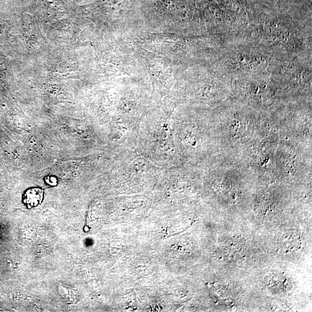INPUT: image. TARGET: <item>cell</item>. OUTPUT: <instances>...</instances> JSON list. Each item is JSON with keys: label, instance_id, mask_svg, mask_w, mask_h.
<instances>
[{"label": "cell", "instance_id": "6da1fadb", "mask_svg": "<svg viewBox=\"0 0 312 312\" xmlns=\"http://www.w3.org/2000/svg\"><path fill=\"white\" fill-rule=\"evenodd\" d=\"M44 198L43 189L40 187H32L25 191L23 196V201L28 208H32L40 205Z\"/></svg>", "mask_w": 312, "mask_h": 312}, {"label": "cell", "instance_id": "7a4b0ae2", "mask_svg": "<svg viewBox=\"0 0 312 312\" xmlns=\"http://www.w3.org/2000/svg\"><path fill=\"white\" fill-rule=\"evenodd\" d=\"M45 181L48 186H57L58 183L57 179L54 176H48L46 177L45 178Z\"/></svg>", "mask_w": 312, "mask_h": 312}]
</instances>
